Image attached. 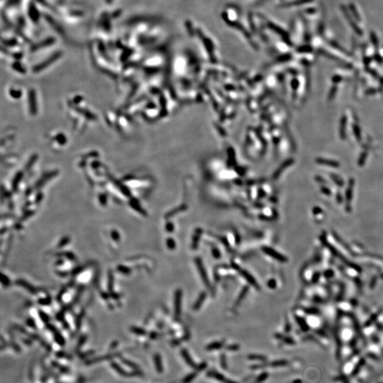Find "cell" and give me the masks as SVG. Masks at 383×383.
Returning a JSON list of instances; mask_svg holds the SVG:
<instances>
[{"mask_svg":"<svg viewBox=\"0 0 383 383\" xmlns=\"http://www.w3.org/2000/svg\"><path fill=\"white\" fill-rule=\"evenodd\" d=\"M182 291L178 289L175 292V311L177 317H179L181 311V304H182Z\"/></svg>","mask_w":383,"mask_h":383,"instance_id":"obj_1","label":"cell"},{"mask_svg":"<svg viewBox=\"0 0 383 383\" xmlns=\"http://www.w3.org/2000/svg\"><path fill=\"white\" fill-rule=\"evenodd\" d=\"M195 263H196L197 266L198 270H199V271L200 272V275H201V278H202L204 283H205V285H207V286H209V280H208V277H207V272H206L205 269H204V267L203 266L202 262H201V259L197 258L196 260H195Z\"/></svg>","mask_w":383,"mask_h":383,"instance_id":"obj_2","label":"cell"},{"mask_svg":"<svg viewBox=\"0 0 383 383\" xmlns=\"http://www.w3.org/2000/svg\"><path fill=\"white\" fill-rule=\"evenodd\" d=\"M262 250H263V252H264L266 254H267V255H270V256L276 259V260H281V261L285 260V258H283L280 254H279L278 253L276 252L274 249H271V248L268 247V246H263V247L262 248Z\"/></svg>","mask_w":383,"mask_h":383,"instance_id":"obj_3","label":"cell"},{"mask_svg":"<svg viewBox=\"0 0 383 383\" xmlns=\"http://www.w3.org/2000/svg\"><path fill=\"white\" fill-rule=\"evenodd\" d=\"M241 275L243 276V277H244V278L246 279V280H247V281L249 282V283H250L251 285H253V286L255 287H256V288H259L258 285V283H257L256 280H255V279H254V277H253V276L251 275L250 273H249L247 271L241 270Z\"/></svg>","mask_w":383,"mask_h":383,"instance_id":"obj_4","label":"cell"},{"mask_svg":"<svg viewBox=\"0 0 383 383\" xmlns=\"http://www.w3.org/2000/svg\"><path fill=\"white\" fill-rule=\"evenodd\" d=\"M205 298H206V293L205 292L201 293V294H200L199 299L197 300V302H195V305H194V309L195 310L198 309L200 307V306L201 305V304L203 303L204 300H205Z\"/></svg>","mask_w":383,"mask_h":383,"instance_id":"obj_5","label":"cell"},{"mask_svg":"<svg viewBox=\"0 0 383 383\" xmlns=\"http://www.w3.org/2000/svg\"><path fill=\"white\" fill-rule=\"evenodd\" d=\"M364 363H365V360H361L360 361L359 363H358V365H356V367H355L354 370H353V373H352V374H351L352 376H355V375H356V374H357V373H358V372L360 371V370L361 367H362L363 365H364Z\"/></svg>","mask_w":383,"mask_h":383,"instance_id":"obj_6","label":"cell"},{"mask_svg":"<svg viewBox=\"0 0 383 383\" xmlns=\"http://www.w3.org/2000/svg\"><path fill=\"white\" fill-rule=\"evenodd\" d=\"M247 292H248V287L243 288V290H242L241 292V293H240V295L238 296V299H237L236 304H239L240 302H241L242 300H243V299L245 297V296H246V293H247Z\"/></svg>","mask_w":383,"mask_h":383,"instance_id":"obj_7","label":"cell"},{"mask_svg":"<svg viewBox=\"0 0 383 383\" xmlns=\"http://www.w3.org/2000/svg\"><path fill=\"white\" fill-rule=\"evenodd\" d=\"M320 163H326V162L327 164H329V166H332V167H336L337 166L338 164L336 163V162H333V161H327V160H322L319 161Z\"/></svg>","mask_w":383,"mask_h":383,"instance_id":"obj_8","label":"cell"},{"mask_svg":"<svg viewBox=\"0 0 383 383\" xmlns=\"http://www.w3.org/2000/svg\"><path fill=\"white\" fill-rule=\"evenodd\" d=\"M167 246L169 247V249H173L175 247V241H173V239H172V238H169V239L167 240Z\"/></svg>","mask_w":383,"mask_h":383,"instance_id":"obj_9","label":"cell"},{"mask_svg":"<svg viewBox=\"0 0 383 383\" xmlns=\"http://www.w3.org/2000/svg\"><path fill=\"white\" fill-rule=\"evenodd\" d=\"M221 347V343H214L212 345H209V349H214V348H218Z\"/></svg>","mask_w":383,"mask_h":383,"instance_id":"obj_10","label":"cell"},{"mask_svg":"<svg viewBox=\"0 0 383 383\" xmlns=\"http://www.w3.org/2000/svg\"><path fill=\"white\" fill-rule=\"evenodd\" d=\"M213 255H214V256L215 257V258H219V257H220L219 251L217 250V249H214V250H213Z\"/></svg>","mask_w":383,"mask_h":383,"instance_id":"obj_11","label":"cell"},{"mask_svg":"<svg viewBox=\"0 0 383 383\" xmlns=\"http://www.w3.org/2000/svg\"><path fill=\"white\" fill-rule=\"evenodd\" d=\"M275 285V283L273 280H271L268 282V286L270 288H273Z\"/></svg>","mask_w":383,"mask_h":383,"instance_id":"obj_12","label":"cell"},{"mask_svg":"<svg viewBox=\"0 0 383 383\" xmlns=\"http://www.w3.org/2000/svg\"><path fill=\"white\" fill-rule=\"evenodd\" d=\"M167 230L169 231H172L173 230V225H172V224H169L168 226H167Z\"/></svg>","mask_w":383,"mask_h":383,"instance_id":"obj_13","label":"cell"}]
</instances>
